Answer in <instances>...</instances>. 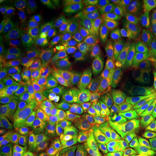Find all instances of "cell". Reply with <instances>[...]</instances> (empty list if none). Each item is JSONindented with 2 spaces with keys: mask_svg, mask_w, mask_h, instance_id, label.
<instances>
[{
  "mask_svg": "<svg viewBox=\"0 0 156 156\" xmlns=\"http://www.w3.org/2000/svg\"><path fill=\"white\" fill-rule=\"evenodd\" d=\"M14 86L20 90V116L7 152L26 156L68 120L57 100L41 78L23 70Z\"/></svg>",
  "mask_w": 156,
  "mask_h": 156,
  "instance_id": "cell-1",
  "label": "cell"
},
{
  "mask_svg": "<svg viewBox=\"0 0 156 156\" xmlns=\"http://www.w3.org/2000/svg\"><path fill=\"white\" fill-rule=\"evenodd\" d=\"M124 5L115 0H82L61 7L60 22L82 43H105L121 27Z\"/></svg>",
  "mask_w": 156,
  "mask_h": 156,
  "instance_id": "cell-2",
  "label": "cell"
},
{
  "mask_svg": "<svg viewBox=\"0 0 156 156\" xmlns=\"http://www.w3.org/2000/svg\"><path fill=\"white\" fill-rule=\"evenodd\" d=\"M120 48L126 61L140 62L156 55V3L130 0L124 5Z\"/></svg>",
  "mask_w": 156,
  "mask_h": 156,
  "instance_id": "cell-3",
  "label": "cell"
},
{
  "mask_svg": "<svg viewBox=\"0 0 156 156\" xmlns=\"http://www.w3.org/2000/svg\"><path fill=\"white\" fill-rule=\"evenodd\" d=\"M83 80L95 100L98 113L112 115L117 103L119 76L107 43L89 44L81 57Z\"/></svg>",
  "mask_w": 156,
  "mask_h": 156,
  "instance_id": "cell-4",
  "label": "cell"
},
{
  "mask_svg": "<svg viewBox=\"0 0 156 156\" xmlns=\"http://www.w3.org/2000/svg\"><path fill=\"white\" fill-rule=\"evenodd\" d=\"M99 138L77 120H66L26 156H104Z\"/></svg>",
  "mask_w": 156,
  "mask_h": 156,
  "instance_id": "cell-5",
  "label": "cell"
},
{
  "mask_svg": "<svg viewBox=\"0 0 156 156\" xmlns=\"http://www.w3.org/2000/svg\"><path fill=\"white\" fill-rule=\"evenodd\" d=\"M48 31L34 25L4 29L0 35V53L11 65L25 62L29 51Z\"/></svg>",
  "mask_w": 156,
  "mask_h": 156,
  "instance_id": "cell-6",
  "label": "cell"
},
{
  "mask_svg": "<svg viewBox=\"0 0 156 156\" xmlns=\"http://www.w3.org/2000/svg\"><path fill=\"white\" fill-rule=\"evenodd\" d=\"M122 117L128 130L156 125V92L139 83L133 87L125 99Z\"/></svg>",
  "mask_w": 156,
  "mask_h": 156,
  "instance_id": "cell-7",
  "label": "cell"
},
{
  "mask_svg": "<svg viewBox=\"0 0 156 156\" xmlns=\"http://www.w3.org/2000/svg\"><path fill=\"white\" fill-rule=\"evenodd\" d=\"M69 42L64 33L50 30L33 46L25 58V64L35 68L58 65L64 61Z\"/></svg>",
  "mask_w": 156,
  "mask_h": 156,
  "instance_id": "cell-8",
  "label": "cell"
},
{
  "mask_svg": "<svg viewBox=\"0 0 156 156\" xmlns=\"http://www.w3.org/2000/svg\"><path fill=\"white\" fill-rule=\"evenodd\" d=\"M20 90L16 86L11 91L8 99L0 108V147L2 151H8L12 143L20 116Z\"/></svg>",
  "mask_w": 156,
  "mask_h": 156,
  "instance_id": "cell-9",
  "label": "cell"
},
{
  "mask_svg": "<svg viewBox=\"0 0 156 156\" xmlns=\"http://www.w3.org/2000/svg\"><path fill=\"white\" fill-rule=\"evenodd\" d=\"M124 146L131 156H156V125L128 130Z\"/></svg>",
  "mask_w": 156,
  "mask_h": 156,
  "instance_id": "cell-10",
  "label": "cell"
},
{
  "mask_svg": "<svg viewBox=\"0 0 156 156\" xmlns=\"http://www.w3.org/2000/svg\"><path fill=\"white\" fill-rule=\"evenodd\" d=\"M139 85L147 87L148 90L156 92V66L146 70L139 78Z\"/></svg>",
  "mask_w": 156,
  "mask_h": 156,
  "instance_id": "cell-11",
  "label": "cell"
},
{
  "mask_svg": "<svg viewBox=\"0 0 156 156\" xmlns=\"http://www.w3.org/2000/svg\"><path fill=\"white\" fill-rule=\"evenodd\" d=\"M20 3L21 2H18V0H2V2H0V11H2V14L8 13L11 9L16 8Z\"/></svg>",
  "mask_w": 156,
  "mask_h": 156,
  "instance_id": "cell-12",
  "label": "cell"
},
{
  "mask_svg": "<svg viewBox=\"0 0 156 156\" xmlns=\"http://www.w3.org/2000/svg\"><path fill=\"white\" fill-rule=\"evenodd\" d=\"M104 156H131L129 152H126L125 150H116V151H112V152L107 154Z\"/></svg>",
  "mask_w": 156,
  "mask_h": 156,
  "instance_id": "cell-13",
  "label": "cell"
}]
</instances>
